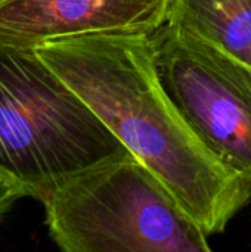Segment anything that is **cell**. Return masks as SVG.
Masks as SVG:
<instances>
[{"label": "cell", "mask_w": 251, "mask_h": 252, "mask_svg": "<svg viewBox=\"0 0 251 252\" xmlns=\"http://www.w3.org/2000/svg\"><path fill=\"white\" fill-rule=\"evenodd\" d=\"M167 0H1L0 41L34 47L92 32H148L166 22Z\"/></svg>", "instance_id": "5"}, {"label": "cell", "mask_w": 251, "mask_h": 252, "mask_svg": "<svg viewBox=\"0 0 251 252\" xmlns=\"http://www.w3.org/2000/svg\"><path fill=\"white\" fill-rule=\"evenodd\" d=\"M160 81L223 164L251 182V66L169 25L152 32Z\"/></svg>", "instance_id": "4"}, {"label": "cell", "mask_w": 251, "mask_h": 252, "mask_svg": "<svg viewBox=\"0 0 251 252\" xmlns=\"http://www.w3.org/2000/svg\"><path fill=\"white\" fill-rule=\"evenodd\" d=\"M34 49L204 235L225 232L250 202L251 182L204 146L166 93L152 34L92 32Z\"/></svg>", "instance_id": "1"}, {"label": "cell", "mask_w": 251, "mask_h": 252, "mask_svg": "<svg viewBox=\"0 0 251 252\" xmlns=\"http://www.w3.org/2000/svg\"><path fill=\"white\" fill-rule=\"evenodd\" d=\"M22 198H34L33 190L27 185L0 171V220Z\"/></svg>", "instance_id": "7"}, {"label": "cell", "mask_w": 251, "mask_h": 252, "mask_svg": "<svg viewBox=\"0 0 251 252\" xmlns=\"http://www.w3.org/2000/svg\"><path fill=\"white\" fill-rule=\"evenodd\" d=\"M164 24L251 66V0H167Z\"/></svg>", "instance_id": "6"}, {"label": "cell", "mask_w": 251, "mask_h": 252, "mask_svg": "<svg viewBox=\"0 0 251 252\" xmlns=\"http://www.w3.org/2000/svg\"><path fill=\"white\" fill-rule=\"evenodd\" d=\"M133 157L37 55L0 41V171L36 199L95 165Z\"/></svg>", "instance_id": "2"}, {"label": "cell", "mask_w": 251, "mask_h": 252, "mask_svg": "<svg viewBox=\"0 0 251 252\" xmlns=\"http://www.w3.org/2000/svg\"><path fill=\"white\" fill-rule=\"evenodd\" d=\"M52 241L65 252H209V236L135 157L84 170L50 190Z\"/></svg>", "instance_id": "3"}, {"label": "cell", "mask_w": 251, "mask_h": 252, "mask_svg": "<svg viewBox=\"0 0 251 252\" xmlns=\"http://www.w3.org/2000/svg\"><path fill=\"white\" fill-rule=\"evenodd\" d=\"M0 1H1V0H0Z\"/></svg>", "instance_id": "8"}]
</instances>
